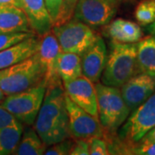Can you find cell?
<instances>
[{"label": "cell", "mask_w": 155, "mask_h": 155, "mask_svg": "<svg viewBox=\"0 0 155 155\" xmlns=\"http://www.w3.org/2000/svg\"><path fill=\"white\" fill-rule=\"evenodd\" d=\"M40 36L35 35L0 51V70L11 67L34 55L38 49Z\"/></svg>", "instance_id": "15"}, {"label": "cell", "mask_w": 155, "mask_h": 155, "mask_svg": "<svg viewBox=\"0 0 155 155\" xmlns=\"http://www.w3.org/2000/svg\"><path fill=\"white\" fill-rule=\"evenodd\" d=\"M43 77V70L35 53L24 61L0 70V88L5 96L14 94L42 84Z\"/></svg>", "instance_id": "4"}, {"label": "cell", "mask_w": 155, "mask_h": 155, "mask_svg": "<svg viewBox=\"0 0 155 155\" xmlns=\"http://www.w3.org/2000/svg\"><path fill=\"white\" fill-rule=\"evenodd\" d=\"M137 63L140 72L155 78V37L147 35L137 42Z\"/></svg>", "instance_id": "18"}, {"label": "cell", "mask_w": 155, "mask_h": 155, "mask_svg": "<svg viewBox=\"0 0 155 155\" xmlns=\"http://www.w3.org/2000/svg\"><path fill=\"white\" fill-rule=\"evenodd\" d=\"M71 155H89V141L84 139H76V141L72 143L69 152Z\"/></svg>", "instance_id": "27"}, {"label": "cell", "mask_w": 155, "mask_h": 155, "mask_svg": "<svg viewBox=\"0 0 155 155\" xmlns=\"http://www.w3.org/2000/svg\"><path fill=\"white\" fill-rule=\"evenodd\" d=\"M107 48L104 39L97 35L81 55L82 72L93 83L101 78L107 61Z\"/></svg>", "instance_id": "13"}, {"label": "cell", "mask_w": 155, "mask_h": 155, "mask_svg": "<svg viewBox=\"0 0 155 155\" xmlns=\"http://www.w3.org/2000/svg\"><path fill=\"white\" fill-rule=\"evenodd\" d=\"M107 32L112 41L122 43H136L143 36L139 23L123 18L110 21Z\"/></svg>", "instance_id": "17"}, {"label": "cell", "mask_w": 155, "mask_h": 155, "mask_svg": "<svg viewBox=\"0 0 155 155\" xmlns=\"http://www.w3.org/2000/svg\"><path fill=\"white\" fill-rule=\"evenodd\" d=\"M46 90L44 84H40L31 88L6 96L1 105L11 112L19 122L30 126L35 123L38 115Z\"/></svg>", "instance_id": "6"}, {"label": "cell", "mask_w": 155, "mask_h": 155, "mask_svg": "<svg viewBox=\"0 0 155 155\" xmlns=\"http://www.w3.org/2000/svg\"><path fill=\"white\" fill-rule=\"evenodd\" d=\"M89 153L91 155L110 154L108 143L102 137H93L88 140Z\"/></svg>", "instance_id": "24"}, {"label": "cell", "mask_w": 155, "mask_h": 155, "mask_svg": "<svg viewBox=\"0 0 155 155\" xmlns=\"http://www.w3.org/2000/svg\"><path fill=\"white\" fill-rule=\"evenodd\" d=\"M134 17L141 26L153 23L155 22V0H141L135 8Z\"/></svg>", "instance_id": "22"}, {"label": "cell", "mask_w": 155, "mask_h": 155, "mask_svg": "<svg viewBox=\"0 0 155 155\" xmlns=\"http://www.w3.org/2000/svg\"><path fill=\"white\" fill-rule=\"evenodd\" d=\"M63 84L47 87L34 128L45 145L51 146L71 136Z\"/></svg>", "instance_id": "1"}, {"label": "cell", "mask_w": 155, "mask_h": 155, "mask_svg": "<svg viewBox=\"0 0 155 155\" xmlns=\"http://www.w3.org/2000/svg\"><path fill=\"white\" fill-rule=\"evenodd\" d=\"M22 9L28 18L35 35L41 36L54 27V21L45 4V0H20Z\"/></svg>", "instance_id": "14"}, {"label": "cell", "mask_w": 155, "mask_h": 155, "mask_svg": "<svg viewBox=\"0 0 155 155\" xmlns=\"http://www.w3.org/2000/svg\"><path fill=\"white\" fill-rule=\"evenodd\" d=\"M1 5H11L22 8V4L20 0H0Z\"/></svg>", "instance_id": "31"}, {"label": "cell", "mask_w": 155, "mask_h": 155, "mask_svg": "<svg viewBox=\"0 0 155 155\" xmlns=\"http://www.w3.org/2000/svg\"><path fill=\"white\" fill-rule=\"evenodd\" d=\"M47 146L39 136L33 127H27L14 154L17 155H41L44 154Z\"/></svg>", "instance_id": "20"}, {"label": "cell", "mask_w": 155, "mask_h": 155, "mask_svg": "<svg viewBox=\"0 0 155 155\" xmlns=\"http://www.w3.org/2000/svg\"><path fill=\"white\" fill-rule=\"evenodd\" d=\"M33 35H35V34L32 32H11L0 34V51L6 49Z\"/></svg>", "instance_id": "23"}, {"label": "cell", "mask_w": 155, "mask_h": 155, "mask_svg": "<svg viewBox=\"0 0 155 155\" xmlns=\"http://www.w3.org/2000/svg\"><path fill=\"white\" fill-rule=\"evenodd\" d=\"M140 141L142 142H155V127L152 128Z\"/></svg>", "instance_id": "30"}, {"label": "cell", "mask_w": 155, "mask_h": 155, "mask_svg": "<svg viewBox=\"0 0 155 155\" xmlns=\"http://www.w3.org/2000/svg\"><path fill=\"white\" fill-rule=\"evenodd\" d=\"M72 140H64L60 142H57L55 144L51 145L48 149L46 150V155H66L69 154V152L71 150L72 146Z\"/></svg>", "instance_id": "26"}, {"label": "cell", "mask_w": 155, "mask_h": 155, "mask_svg": "<svg viewBox=\"0 0 155 155\" xmlns=\"http://www.w3.org/2000/svg\"><path fill=\"white\" fill-rule=\"evenodd\" d=\"M118 6L115 0H78L73 17L90 27L104 26L115 17Z\"/></svg>", "instance_id": "9"}, {"label": "cell", "mask_w": 155, "mask_h": 155, "mask_svg": "<svg viewBox=\"0 0 155 155\" xmlns=\"http://www.w3.org/2000/svg\"><path fill=\"white\" fill-rule=\"evenodd\" d=\"M95 88L100 122L106 133L114 135L126 122L130 110L122 97L120 88L98 82L95 83Z\"/></svg>", "instance_id": "3"}, {"label": "cell", "mask_w": 155, "mask_h": 155, "mask_svg": "<svg viewBox=\"0 0 155 155\" xmlns=\"http://www.w3.org/2000/svg\"><path fill=\"white\" fill-rule=\"evenodd\" d=\"M65 99L68 114L69 131L72 137L75 140H89L93 137L104 138L105 136V130L98 119L73 103L67 95Z\"/></svg>", "instance_id": "8"}, {"label": "cell", "mask_w": 155, "mask_h": 155, "mask_svg": "<svg viewBox=\"0 0 155 155\" xmlns=\"http://www.w3.org/2000/svg\"><path fill=\"white\" fill-rule=\"evenodd\" d=\"M22 122L0 128V155L14 154L22 137Z\"/></svg>", "instance_id": "21"}, {"label": "cell", "mask_w": 155, "mask_h": 155, "mask_svg": "<svg viewBox=\"0 0 155 155\" xmlns=\"http://www.w3.org/2000/svg\"><path fill=\"white\" fill-rule=\"evenodd\" d=\"M128 154L155 155V142H142L139 141L131 146L127 151Z\"/></svg>", "instance_id": "25"}, {"label": "cell", "mask_w": 155, "mask_h": 155, "mask_svg": "<svg viewBox=\"0 0 155 155\" xmlns=\"http://www.w3.org/2000/svg\"><path fill=\"white\" fill-rule=\"evenodd\" d=\"M58 73L63 83L82 76L81 56L61 51L58 59Z\"/></svg>", "instance_id": "19"}, {"label": "cell", "mask_w": 155, "mask_h": 155, "mask_svg": "<svg viewBox=\"0 0 155 155\" xmlns=\"http://www.w3.org/2000/svg\"><path fill=\"white\" fill-rule=\"evenodd\" d=\"M18 122L19 121L11 114V112H9L5 108L0 105V128L7 127V126H11Z\"/></svg>", "instance_id": "28"}, {"label": "cell", "mask_w": 155, "mask_h": 155, "mask_svg": "<svg viewBox=\"0 0 155 155\" xmlns=\"http://www.w3.org/2000/svg\"><path fill=\"white\" fill-rule=\"evenodd\" d=\"M45 4L52 17L54 23L58 17V15L61 11V5L63 4V0H45Z\"/></svg>", "instance_id": "29"}, {"label": "cell", "mask_w": 155, "mask_h": 155, "mask_svg": "<svg viewBox=\"0 0 155 155\" xmlns=\"http://www.w3.org/2000/svg\"><path fill=\"white\" fill-rule=\"evenodd\" d=\"M52 30L62 52L80 56L97 37L89 25L74 17L61 25L54 26Z\"/></svg>", "instance_id": "7"}, {"label": "cell", "mask_w": 155, "mask_h": 155, "mask_svg": "<svg viewBox=\"0 0 155 155\" xmlns=\"http://www.w3.org/2000/svg\"><path fill=\"white\" fill-rule=\"evenodd\" d=\"M139 72L137 42L122 43L112 41L105 67L101 76L102 83L120 88Z\"/></svg>", "instance_id": "2"}, {"label": "cell", "mask_w": 155, "mask_h": 155, "mask_svg": "<svg viewBox=\"0 0 155 155\" xmlns=\"http://www.w3.org/2000/svg\"><path fill=\"white\" fill-rule=\"evenodd\" d=\"M120 90L126 104L132 112L154 92L155 78L139 72L122 84Z\"/></svg>", "instance_id": "12"}, {"label": "cell", "mask_w": 155, "mask_h": 155, "mask_svg": "<svg viewBox=\"0 0 155 155\" xmlns=\"http://www.w3.org/2000/svg\"><path fill=\"white\" fill-rule=\"evenodd\" d=\"M63 84L67 96L83 110L99 120L95 84L85 76H80Z\"/></svg>", "instance_id": "11"}, {"label": "cell", "mask_w": 155, "mask_h": 155, "mask_svg": "<svg viewBox=\"0 0 155 155\" xmlns=\"http://www.w3.org/2000/svg\"><path fill=\"white\" fill-rule=\"evenodd\" d=\"M115 1H116V2H117V3H118V4L120 5V4H121L122 2H123V1H127V0H115Z\"/></svg>", "instance_id": "34"}, {"label": "cell", "mask_w": 155, "mask_h": 155, "mask_svg": "<svg viewBox=\"0 0 155 155\" xmlns=\"http://www.w3.org/2000/svg\"><path fill=\"white\" fill-rule=\"evenodd\" d=\"M61 48L53 30L40 36V43L36 54L41 65L44 77L42 84L47 87L61 84L58 73V59Z\"/></svg>", "instance_id": "10"}, {"label": "cell", "mask_w": 155, "mask_h": 155, "mask_svg": "<svg viewBox=\"0 0 155 155\" xmlns=\"http://www.w3.org/2000/svg\"><path fill=\"white\" fill-rule=\"evenodd\" d=\"M150 31H151L152 35L155 37V22L153 23H152V25L150 27Z\"/></svg>", "instance_id": "32"}, {"label": "cell", "mask_w": 155, "mask_h": 155, "mask_svg": "<svg viewBox=\"0 0 155 155\" xmlns=\"http://www.w3.org/2000/svg\"><path fill=\"white\" fill-rule=\"evenodd\" d=\"M5 94L4 93V91H2V89L0 88V103L4 101V99L5 98Z\"/></svg>", "instance_id": "33"}, {"label": "cell", "mask_w": 155, "mask_h": 155, "mask_svg": "<svg viewBox=\"0 0 155 155\" xmlns=\"http://www.w3.org/2000/svg\"><path fill=\"white\" fill-rule=\"evenodd\" d=\"M11 32L34 33L22 8L0 4V34Z\"/></svg>", "instance_id": "16"}, {"label": "cell", "mask_w": 155, "mask_h": 155, "mask_svg": "<svg viewBox=\"0 0 155 155\" xmlns=\"http://www.w3.org/2000/svg\"><path fill=\"white\" fill-rule=\"evenodd\" d=\"M126 121L119 133L124 153H127L131 146L139 142L155 127V91L132 111L131 116Z\"/></svg>", "instance_id": "5"}]
</instances>
